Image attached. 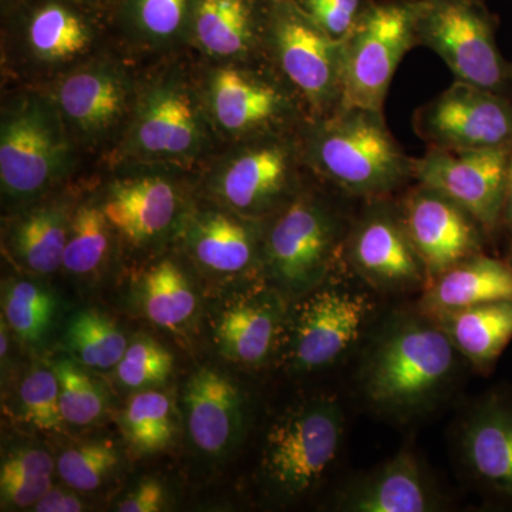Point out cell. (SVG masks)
<instances>
[{
  "label": "cell",
  "instance_id": "cell-30",
  "mask_svg": "<svg viewBox=\"0 0 512 512\" xmlns=\"http://www.w3.org/2000/svg\"><path fill=\"white\" fill-rule=\"evenodd\" d=\"M134 296L151 323L178 332L194 319L198 308L190 276L173 258L158 259L137 279Z\"/></svg>",
  "mask_w": 512,
  "mask_h": 512
},
{
  "label": "cell",
  "instance_id": "cell-16",
  "mask_svg": "<svg viewBox=\"0 0 512 512\" xmlns=\"http://www.w3.org/2000/svg\"><path fill=\"white\" fill-rule=\"evenodd\" d=\"M370 312L365 293L346 285L323 282L306 293L292 320V369L313 372L338 362L359 340Z\"/></svg>",
  "mask_w": 512,
  "mask_h": 512
},
{
  "label": "cell",
  "instance_id": "cell-22",
  "mask_svg": "<svg viewBox=\"0 0 512 512\" xmlns=\"http://www.w3.org/2000/svg\"><path fill=\"white\" fill-rule=\"evenodd\" d=\"M266 0H195L190 45L202 62L265 59Z\"/></svg>",
  "mask_w": 512,
  "mask_h": 512
},
{
  "label": "cell",
  "instance_id": "cell-21",
  "mask_svg": "<svg viewBox=\"0 0 512 512\" xmlns=\"http://www.w3.org/2000/svg\"><path fill=\"white\" fill-rule=\"evenodd\" d=\"M185 429L192 446L210 457L231 453L244 431L245 402L241 390L228 376L200 367L181 392Z\"/></svg>",
  "mask_w": 512,
  "mask_h": 512
},
{
  "label": "cell",
  "instance_id": "cell-2",
  "mask_svg": "<svg viewBox=\"0 0 512 512\" xmlns=\"http://www.w3.org/2000/svg\"><path fill=\"white\" fill-rule=\"evenodd\" d=\"M309 173L346 197L390 198L413 178L404 153L380 111L342 107L306 119L298 130Z\"/></svg>",
  "mask_w": 512,
  "mask_h": 512
},
{
  "label": "cell",
  "instance_id": "cell-1",
  "mask_svg": "<svg viewBox=\"0 0 512 512\" xmlns=\"http://www.w3.org/2000/svg\"><path fill=\"white\" fill-rule=\"evenodd\" d=\"M222 147L202 100L197 64L177 55L141 69L126 133L103 163L136 161L200 171Z\"/></svg>",
  "mask_w": 512,
  "mask_h": 512
},
{
  "label": "cell",
  "instance_id": "cell-8",
  "mask_svg": "<svg viewBox=\"0 0 512 512\" xmlns=\"http://www.w3.org/2000/svg\"><path fill=\"white\" fill-rule=\"evenodd\" d=\"M198 82L212 127L222 143L298 130L305 104L266 59L202 62Z\"/></svg>",
  "mask_w": 512,
  "mask_h": 512
},
{
  "label": "cell",
  "instance_id": "cell-32",
  "mask_svg": "<svg viewBox=\"0 0 512 512\" xmlns=\"http://www.w3.org/2000/svg\"><path fill=\"white\" fill-rule=\"evenodd\" d=\"M3 319L13 335L32 348H40L55 329L59 302L43 282L10 278L3 284Z\"/></svg>",
  "mask_w": 512,
  "mask_h": 512
},
{
  "label": "cell",
  "instance_id": "cell-37",
  "mask_svg": "<svg viewBox=\"0 0 512 512\" xmlns=\"http://www.w3.org/2000/svg\"><path fill=\"white\" fill-rule=\"evenodd\" d=\"M120 461L119 448L111 441H87L66 448L56 460V471L67 487L89 493L116 473Z\"/></svg>",
  "mask_w": 512,
  "mask_h": 512
},
{
  "label": "cell",
  "instance_id": "cell-45",
  "mask_svg": "<svg viewBox=\"0 0 512 512\" xmlns=\"http://www.w3.org/2000/svg\"><path fill=\"white\" fill-rule=\"evenodd\" d=\"M266 2H268V3L279 2V0H266Z\"/></svg>",
  "mask_w": 512,
  "mask_h": 512
},
{
  "label": "cell",
  "instance_id": "cell-44",
  "mask_svg": "<svg viewBox=\"0 0 512 512\" xmlns=\"http://www.w3.org/2000/svg\"><path fill=\"white\" fill-rule=\"evenodd\" d=\"M508 262H510V264L512 265V248H511L510 258H508Z\"/></svg>",
  "mask_w": 512,
  "mask_h": 512
},
{
  "label": "cell",
  "instance_id": "cell-12",
  "mask_svg": "<svg viewBox=\"0 0 512 512\" xmlns=\"http://www.w3.org/2000/svg\"><path fill=\"white\" fill-rule=\"evenodd\" d=\"M419 0H370L343 40L342 107L384 113L390 84L403 57L417 46Z\"/></svg>",
  "mask_w": 512,
  "mask_h": 512
},
{
  "label": "cell",
  "instance_id": "cell-34",
  "mask_svg": "<svg viewBox=\"0 0 512 512\" xmlns=\"http://www.w3.org/2000/svg\"><path fill=\"white\" fill-rule=\"evenodd\" d=\"M120 427L128 447L138 456L163 453L177 433L170 396L156 389L136 392L121 412Z\"/></svg>",
  "mask_w": 512,
  "mask_h": 512
},
{
  "label": "cell",
  "instance_id": "cell-5",
  "mask_svg": "<svg viewBox=\"0 0 512 512\" xmlns=\"http://www.w3.org/2000/svg\"><path fill=\"white\" fill-rule=\"evenodd\" d=\"M457 349L433 318L397 320L377 338L363 366V390L382 412L417 413L447 389Z\"/></svg>",
  "mask_w": 512,
  "mask_h": 512
},
{
  "label": "cell",
  "instance_id": "cell-11",
  "mask_svg": "<svg viewBox=\"0 0 512 512\" xmlns=\"http://www.w3.org/2000/svg\"><path fill=\"white\" fill-rule=\"evenodd\" d=\"M264 55L298 94L309 119L339 109L343 40L326 35L292 0L269 3Z\"/></svg>",
  "mask_w": 512,
  "mask_h": 512
},
{
  "label": "cell",
  "instance_id": "cell-18",
  "mask_svg": "<svg viewBox=\"0 0 512 512\" xmlns=\"http://www.w3.org/2000/svg\"><path fill=\"white\" fill-rule=\"evenodd\" d=\"M367 201L366 211L352 222L346 252L353 268L377 288L399 291L427 285L426 266L404 225L400 205Z\"/></svg>",
  "mask_w": 512,
  "mask_h": 512
},
{
  "label": "cell",
  "instance_id": "cell-25",
  "mask_svg": "<svg viewBox=\"0 0 512 512\" xmlns=\"http://www.w3.org/2000/svg\"><path fill=\"white\" fill-rule=\"evenodd\" d=\"M340 510L349 512H427L439 510V497L419 460L409 450L350 484L340 495Z\"/></svg>",
  "mask_w": 512,
  "mask_h": 512
},
{
  "label": "cell",
  "instance_id": "cell-46",
  "mask_svg": "<svg viewBox=\"0 0 512 512\" xmlns=\"http://www.w3.org/2000/svg\"><path fill=\"white\" fill-rule=\"evenodd\" d=\"M510 97L512 99V76H511V92H510Z\"/></svg>",
  "mask_w": 512,
  "mask_h": 512
},
{
  "label": "cell",
  "instance_id": "cell-41",
  "mask_svg": "<svg viewBox=\"0 0 512 512\" xmlns=\"http://www.w3.org/2000/svg\"><path fill=\"white\" fill-rule=\"evenodd\" d=\"M168 505L164 484L156 478H144L117 504L120 512H158Z\"/></svg>",
  "mask_w": 512,
  "mask_h": 512
},
{
  "label": "cell",
  "instance_id": "cell-36",
  "mask_svg": "<svg viewBox=\"0 0 512 512\" xmlns=\"http://www.w3.org/2000/svg\"><path fill=\"white\" fill-rule=\"evenodd\" d=\"M52 367L59 380L64 423L86 427L99 421L107 407L103 386L72 357H60Z\"/></svg>",
  "mask_w": 512,
  "mask_h": 512
},
{
  "label": "cell",
  "instance_id": "cell-7",
  "mask_svg": "<svg viewBox=\"0 0 512 512\" xmlns=\"http://www.w3.org/2000/svg\"><path fill=\"white\" fill-rule=\"evenodd\" d=\"M110 47L74 0H32L3 33L2 74L13 87H47Z\"/></svg>",
  "mask_w": 512,
  "mask_h": 512
},
{
  "label": "cell",
  "instance_id": "cell-28",
  "mask_svg": "<svg viewBox=\"0 0 512 512\" xmlns=\"http://www.w3.org/2000/svg\"><path fill=\"white\" fill-rule=\"evenodd\" d=\"M424 312L429 316L512 299V265L484 254L471 256L431 279Z\"/></svg>",
  "mask_w": 512,
  "mask_h": 512
},
{
  "label": "cell",
  "instance_id": "cell-24",
  "mask_svg": "<svg viewBox=\"0 0 512 512\" xmlns=\"http://www.w3.org/2000/svg\"><path fill=\"white\" fill-rule=\"evenodd\" d=\"M468 470L491 493L512 500V402L493 396L478 404L461 429Z\"/></svg>",
  "mask_w": 512,
  "mask_h": 512
},
{
  "label": "cell",
  "instance_id": "cell-9",
  "mask_svg": "<svg viewBox=\"0 0 512 512\" xmlns=\"http://www.w3.org/2000/svg\"><path fill=\"white\" fill-rule=\"evenodd\" d=\"M136 62L113 46L42 87L83 156L104 161L119 146L136 103L141 73Z\"/></svg>",
  "mask_w": 512,
  "mask_h": 512
},
{
  "label": "cell",
  "instance_id": "cell-29",
  "mask_svg": "<svg viewBox=\"0 0 512 512\" xmlns=\"http://www.w3.org/2000/svg\"><path fill=\"white\" fill-rule=\"evenodd\" d=\"M430 318L477 369H490L512 339V299L441 312Z\"/></svg>",
  "mask_w": 512,
  "mask_h": 512
},
{
  "label": "cell",
  "instance_id": "cell-38",
  "mask_svg": "<svg viewBox=\"0 0 512 512\" xmlns=\"http://www.w3.org/2000/svg\"><path fill=\"white\" fill-rule=\"evenodd\" d=\"M173 369L174 356L170 350L148 336H138L127 346L116 366V376L121 386L141 392L163 386Z\"/></svg>",
  "mask_w": 512,
  "mask_h": 512
},
{
  "label": "cell",
  "instance_id": "cell-3",
  "mask_svg": "<svg viewBox=\"0 0 512 512\" xmlns=\"http://www.w3.org/2000/svg\"><path fill=\"white\" fill-rule=\"evenodd\" d=\"M82 151L42 87H12L0 110V190L18 211L56 194L73 180Z\"/></svg>",
  "mask_w": 512,
  "mask_h": 512
},
{
  "label": "cell",
  "instance_id": "cell-15",
  "mask_svg": "<svg viewBox=\"0 0 512 512\" xmlns=\"http://www.w3.org/2000/svg\"><path fill=\"white\" fill-rule=\"evenodd\" d=\"M413 128L429 148H512V99L456 80L416 110Z\"/></svg>",
  "mask_w": 512,
  "mask_h": 512
},
{
  "label": "cell",
  "instance_id": "cell-39",
  "mask_svg": "<svg viewBox=\"0 0 512 512\" xmlns=\"http://www.w3.org/2000/svg\"><path fill=\"white\" fill-rule=\"evenodd\" d=\"M20 414L36 429L62 430L59 380L53 367L35 366L19 387Z\"/></svg>",
  "mask_w": 512,
  "mask_h": 512
},
{
  "label": "cell",
  "instance_id": "cell-17",
  "mask_svg": "<svg viewBox=\"0 0 512 512\" xmlns=\"http://www.w3.org/2000/svg\"><path fill=\"white\" fill-rule=\"evenodd\" d=\"M511 153L512 148H429L423 157L414 158L413 178L443 192L473 215L485 232H493L504 218Z\"/></svg>",
  "mask_w": 512,
  "mask_h": 512
},
{
  "label": "cell",
  "instance_id": "cell-10",
  "mask_svg": "<svg viewBox=\"0 0 512 512\" xmlns=\"http://www.w3.org/2000/svg\"><path fill=\"white\" fill-rule=\"evenodd\" d=\"M198 173L158 163L107 164L97 194L117 237L140 251L178 238L195 202L192 175Z\"/></svg>",
  "mask_w": 512,
  "mask_h": 512
},
{
  "label": "cell",
  "instance_id": "cell-14",
  "mask_svg": "<svg viewBox=\"0 0 512 512\" xmlns=\"http://www.w3.org/2000/svg\"><path fill=\"white\" fill-rule=\"evenodd\" d=\"M416 40L441 57L456 80L510 96L512 63L501 55L484 0H419Z\"/></svg>",
  "mask_w": 512,
  "mask_h": 512
},
{
  "label": "cell",
  "instance_id": "cell-42",
  "mask_svg": "<svg viewBox=\"0 0 512 512\" xmlns=\"http://www.w3.org/2000/svg\"><path fill=\"white\" fill-rule=\"evenodd\" d=\"M73 488H50L32 508L36 512H80L87 508L86 503L74 493Z\"/></svg>",
  "mask_w": 512,
  "mask_h": 512
},
{
  "label": "cell",
  "instance_id": "cell-43",
  "mask_svg": "<svg viewBox=\"0 0 512 512\" xmlns=\"http://www.w3.org/2000/svg\"><path fill=\"white\" fill-rule=\"evenodd\" d=\"M503 220L507 222L508 227L512 229V153L510 158V165H508L507 194H505Z\"/></svg>",
  "mask_w": 512,
  "mask_h": 512
},
{
  "label": "cell",
  "instance_id": "cell-40",
  "mask_svg": "<svg viewBox=\"0 0 512 512\" xmlns=\"http://www.w3.org/2000/svg\"><path fill=\"white\" fill-rule=\"evenodd\" d=\"M333 39L345 40L356 28L370 0H292Z\"/></svg>",
  "mask_w": 512,
  "mask_h": 512
},
{
  "label": "cell",
  "instance_id": "cell-27",
  "mask_svg": "<svg viewBox=\"0 0 512 512\" xmlns=\"http://www.w3.org/2000/svg\"><path fill=\"white\" fill-rule=\"evenodd\" d=\"M195 0H126L121 52L134 60L180 55L190 45Z\"/></svg>",
  "mask_w": 512,
  "mask_h": 512
},
{
  "label": "cell",
  "instance_id": "cell-20",
  "mask_svg": "<svg viewBox=\"0 0 512 512\" xmlns=\"http://www.w3.org/2000/svg\"><path fill=\"white\" fill-rule=\"evenodd\" d=\"M399 205L429 282L451 266L483 254L484 229L443 192L417 183Z\"/></svg>",
  "mask_w": 512,
  "mask_h": 512
},
{
  "label": "cell",
  "instance_id": "cell-35",
  "mask_svg": "<svg viewBox=\"0 0 512 512\" xmlns=\"http://www.w3.org/2000/svg\"><path fill=\"white\" fill-rule=\"evenodd\" d=\"M56 463L40 446L23 444L8 451L0 467V500L5 508H33L52 488Z\"/></svg>",
  "mask_w": 512,
  "mask_h": 512
},
{
  "label": "cell",
  "instance_id": "cell-4",
  "mask_svg": "<svg viewBox=\"0 0 512 512\" xmlns=\"http://www.w3.org/2000/svg\"><path fill=\"white\" fill-rule=\"evenodd\" d=\"M298 130L222 147L200 170L198 185L207 200L251 220L274 217L312 178Z\"/></svg>",
  "mask_w": 512,
  "mask_h": 512
},
{
  "label": "cell",
  "instance_id": "cell-31",
  "mask_svg": "<svg viewBox=\"0 0 512 512\" xmlns=\"http://www.w3.org/2000/svg\"><path fill=\"white\" fill-rule=\"evenodd\" d=\"M117 234L101 208L99 194L74 204L63 269L77 279L94 278L109 265Z\"/></svg>",
  "mask_w": 512,
  "mask_h": 512
},
{
  "label": "cell",
  "instance_id": "cell-33",
  "mask_svg": "<svg viewBox=\"0 0 512 512\" xmlns=\"http://www.w3.org/2000/svg\"><path fill=\"white\" fill-rule=\"evenodd\" d=\"M63 349L87 369H116L128 346L126 335L110 316L97 309H82L64 326Z\"/></svg>",
  "mask_w": 512,
  "mask_h": 512
},
{
  "label": "cell",
  "instance_id": "cell-13",
  "mask_svg": "<svg viewBox=\"0 0 512 512\" xmlns=\"http://www.w3.org/2000/svg\"><path fill=\"white\" fill-rule=\"evenodd\" d=\"M343 429L345 417L336 397H313L289 410L266 434V483L285 498L313 490L338 457Z\"/></svg>",
  "mask_w": 512,
  "mask_h": 512
},
{
  "label": "cell",
  "instance_id": "cell-19",
  "mask_svg": "<svg viewBox=\"0 0 512 512\" xmlns=\"http://www.w3.org/2000/svg\"><path fill=\"white\" fill-rule=\"evenodd\" d=\"M265 221L251 220L210 200L194 202L178 239L205 275L234 279L262 271Z\"/></svg>",
  "mask_w": 512,
  "mask_h": 512
},
{
  "label": "cell",
  "instance_id": "cell-26",
  "mask_svg": "<svg viewBox=\"0 0 512 512\" xmlns=\"http://www.w3.org/2000/svg\"><path fill=\"white\" fill-rule=\"evenodd\" d=\"M284 315L281 295L271 289L229 303L215 322L218 352L238 365H261L274 350Z\"/></svg>",
  "mask_w": 512,
  "mask_h": 512
},
{
  "label": "cell",
  "instance_id": "cell-6",
  "mask_svg": "<svg viewBox=\"0 0 512 512\" xmlns=\"http://www.w3.org/2000/svg\"><path fill=\"white\" fill-rule=\"evenodd\" d=\"M265 221L262 271L279 291L306 295L322 285L346 247L352 222L315 177Z\"/></svg>",
  "mask_w": 512,
  "mask_h": 512
},
{
  "label": "cell",
  "instance_id": "cell-23",
  "mask_svg": "<svg viewBox=\"0 0 512 512\" xmlns=\"http://www.w3.org/2000/svg\"><path fill=\"white\" fill-rule=\"evenodd\" d=\"M74 204L69 195L56 192L15 211L3 238L10 258L37 276L62 269Z\"/></svg>",
  "mask_w": 512,
  "mask_h": 512
}]
</instances>
